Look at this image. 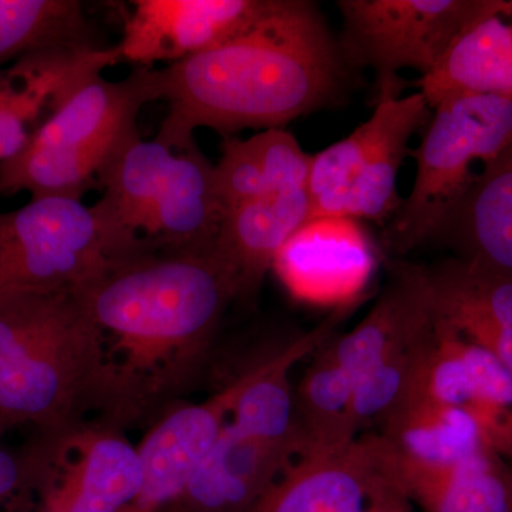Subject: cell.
<instances>
[{"instance_id": "6da1fadb", "label": "cell", "mask_w": 512, "mask_h": 512, "mask_svg": "<svg viewBox=\"0 0 512 512\" xmlns=\"http://www.w3.org/2000/svg\"><path fill=\"white\" fill-rule=\"evenodd\" d=\"M80 293L96 332L94 412L124 431L194 387L239 281L214 248L113 262Z\"/></svg>"}, {"instance_id": "7a4b0ae2", "label": "cell", "mask_w": 512, "mask_h": 512, "mask_svg": "<svg viewBox=\"0 0 512 512\" xmlns=\"http://www.w3.org/2000/svg\"><path fill=\"white\" fill-rule=\"evenodd\" d=\"M348 69L315 3L271 0L237 36L158 69L168 111L156 138L188 150L201 127L225 138L284 128L342 97Z\"/></svg>"}, {"instance_id": "3957f363", "label": "cell", "mask_w": 512, "mask_h": 512, "mask_svg": "<svg viewBox=\"0 0 512 512\" xmlns=\"http://www.w3.org/2000/svg\"><path fill=\"white\" fill-rule=\"evenodd\" d=\"M97 342L80 291L0 299V437L32 424L42 433L94 412Z\"/></svg>"}, {"instance_id": "277c9868", "label": "cell", "mask_w": 512, "mask_h": 512, "mask_svg": "<svg viewBox=\"0 0 512 512\" xmlns=\"http://www.w3.org/2000/svg\"><path fill=\"white\" fill-rule=\"evenodd\" d=\"M93 205L113 261L212 251L225 212L214 164L198 150H177L140 131L101 170Z\"/></svg>"}, {"instance_id": "5b68a950", "label": "cell", "mask_w": 512, "mask_h": 512, "mask_svg": "<svg viewBox=\"0 0 512 512\" xmlns=\"http://www.w3.org/2000/svg\"><path fill=\"white\" fill-rule=\"evenodd\" d=\"M161 100L160 70L136 67L121 80L92 74L60 97L28 146L0 163V195L29 192L82 200L114 154L138 133V116Z\"/></svg>"}, {"instance_id": "8992f818", "label": "cell", "mask_w": 512, "mask_h": 512, "mask_svg": "<svg viewBox=\"0 0 512 512\" xmlns=\"http://www.w3.org/2000/svg\"><path fill=\"white\" fill-rule=\"evenodd\" d=\"M416 158V180L392 221L383 248L399 259L433 241L512 141V97L463 94L431 109Z\"/></svg>"}, {"instance_id": "52a82bcc", "label": "cell", "mask_w": 512, "mask_h": 512, "mask_svg": "<svg viewBox=\"0 0 512 512\" xmlns=\"http://www.w3.org/2000/svg\"><path fill=\"white\" fill-rule=\"evenodd\" d=\"M431 109L423 93L377 100L372 116L338 143L313 154L311 218L349 217L386 225L402 207L397 175L409 141Z\"/></svg>"}, {"instance_id": "ba28073f", "label": "cell", "mask_w": 512, "mask_h": 512, "mask_svg": "<svg viewBox=\"0 0 512 512\" xmlns=\"http://www.w3.org/2000/svg\"><path fill=\"white\" fill-rule=\"evenodd\" d=\"M113 262L103 225L82 200L46 195L0 212V299L83 291Z\"/></svg>"}, {"instance_id": "9c48e42d", "label": "cell", "mask_w": 512, "mask_h": 512, "mask_svg": "<svg viewBox=\"0 0 512 512\" xmlns=\"http://www.w3.org/2000/svg\"><path fill=\"white\" fill-rule=\"evenodd\" d=\"M25 451L29 512H127L140 491L137 446L103 421L42 433Z\"/></svg>"}, {"instance_id": "30bf717a", "label": "cell", "mask_w": 512, "mask_h": 512, "mask_svg": "<svg viewBox=\"0 0 512 512\" xmlns=\"http://www.w3.org/2000/svg\"><path fill=\"white\" fill-rule=\"evenodd\" d=\"M481 0H342V37L349 67L377 74V100L400 96L397 73L427 76L476 13Z\"/></svg>"}, {"instance_id": "8fae6325", "label": "cell", "mask_w": 512, "mask_h": 512, "mask_svg": "<svg viewBox=\"0 0 512 512\" xmlns=\"http://www.w3.org/2000/svg\"><path fill=\"white\" fill-rule=\"evenodd\" d=\"M393 491L404 493L396 454L382 436L365 433L296 458L251 512H369Z\"/></svg>"}, {"instance_id": "7c38bea8", "label": "cell", "mask_w": 512, "mask_h": 512, "mask_svg": "<svg viewBox=\"0 0 512 512\" xmlns=\"http://www.w3.org/2000/svg\"><path fill=\"white\" fill-rule=\"evenodd\" d=\"M376 266V247L362 221L319 217L288 239L272 269L295 301L335 311L363 301Z\"/></svg>"}, {"instance_id": "4fadbf2b", "label": "cell", "mask_w": 512, "mask_h": 512, "mask_svg": "<svg viewBox=\"0 0 512 512\" xmlns=\"http://www.w3.org/2000/svg\"><path fill=\"white\" fill-rule=\"evenodd\" d=\"M453 406L473 416L488 447L512 457V375L507 367L439 320L409 399Z\"/></svg>"}, {"instance_id": "5bb4252c", "label": "cell", "mask_w": 512, "mask_h": 512, "mask_svg": "<svg viewBox=\"0 0 512 512\" xmlns=\"http://www.w3.org/2000/svg\"><path fill=\"white\" fill-rule=\"evenodd\" d=\"M252 366L202 403L181 404L154 421L137 446L141 485L127 512L167 511L214 447L251 379Z\"/></svg>"}, {"instance_id": "9a60e30c", "label": "cell", "mask_w": 512, "mask_h": 512, "mask_svg": "<svg viewBox=\"0 0 512 512\" xmlns=\"http://www.w3.org/2000/svg\"><path fill=\"white\" fill-rule=\"evenodd\" d=\"M271 0H136L124 22L121 62L174 64L227 42L268 9Z\"/></svg>"}, {"instance_id": "2e32d148", "label": "cell", "mask_w": 512, "mask_h": 512, "mask_svg": "<svg viewBox=\"0 0 512 512\" xmlns=\"http://www.w3.org/2000/svg\"><path fill=\"white\" fill-rule=\"evenodd\" d=\"M389 278L362 322L323 345L353 380L429 333L436 320L429 269L390 259Z\"/></svg>"}, {"instance_id": "e0dca14e", "label": "cell", "mask_w": 512, "mask_h": 512, "mask_svg": "<svg viewBox=\"0 0 512 512\" xmlns=\"http://www.w3.org/2000/svg\"><path fill=\"white\" fill-rule=\"evenodd\" d=\"M116 46H64L20 57L0 72V163L18 156L35 124L74 84L120 63Z\"/></svg>"}, {"instance_id": "ac0fdd59", "label": "cell", "mask_w": 512, "mask_h": 512, "mask_svg": "<svg viewBox=\"0 0 512 512\" xmlns=\"http://www.w3.org/2000/svg\"><path fill=\"white\" fill-rule=\"evenodd\" d=\"M295 460L227 420L183 495L167 511L251 512Z\"/></svg>"}, {"instance_id": "d6986e66", "label": "cell", "mask_w": 512, "mask_h": 512, "mask_svg": "<svg viewBox=\"0 0 512 512\" xmlns=\"http://www.w3.org/2000/svg\"><path fill=\"white\" fill-rule=\"evenodd\" d=\"M417 84L430 109L463 94L512 97V0H481L436 69Z\"/></svg>"}, {"instance_id": "ffe728a7", "label": "cell", "mask_w": 512, "mask_h": 512, "mask_svg": "<svg viewBox=\"0 0 512 512\" xmlns=\"http://www.w3.org/2000/svg\"><path fill=\"white\" fill-rule=\"evenodd\" d=\"M429 275L436 320L497 357L512 375V275L457 258Z\"/></svg>"}, {"instance_id": "44dd1931", "label": "cell", "mask_w": 512, "mask_h": 512, "mask_svg": "<svg viewBox=\"0 0 512 512\" xmlns=\"http://www.w3.org/2000/svg\"><path fill=\"white\" fill-rule=\"evenodd\" d=\"M309 218L308 187H269L225 214L215 249L237 272L239 296L258 292L275 256Z\"/></svg>"}, {"instance_id": "7402d4cb", "label": "cell", "mask_w": 512, "mask_h": 512, "mask_svg": "<svg viewBox=\"0 0 512 512\" xmlns=\"http://www.w3.org/2000/svg\"><path fill=\"white\" fill-rule=\"evenodd\" d=\"M434 239L460 261L512 275V141Z\"/></svg>"}, {"instance_id": "603a6c76", "label": "cell", "mask_w": 512, "mask_h": 512, "mask_svg": "<svg viewBox=\"0 0 512 512\" xmlns=\"http://www.w3.org/2000/svg\"><path fill=\"white\" fill-rule=\"evenodd\" d=\"M373 433L382 436L404 470H434L490 450L480 424L464 410L407 400ZM491 451V450H490Z\"/></svg>"}, {"instance_id": "cb8c5ba5", "label": "cell", "mask_w": 512, "mask_h": 512, "mask_svg": "<svg viewBox=\"0 0 512 512\" xmlns=\"http://www.w3.org/2000/svg\"><path fill=\"white\" fill-rule=\"evenodd\" d=\"M399 471L404 493L426 512H512L510 461L494 451L456 466Z\"/></svg>"}, {"instance_id": "d4e9b609", "label": "cell", "mask_w": 512, "mask_h": 512, "mask_svg": "<svg viewBox=\"0 0 512 512\" xmlns=\"http://www.w3.org/2000/svg\"><path fill=\"white\" fill-rule=\"evenodd\" d=\"M313 355L295 386L296 414L305 443L303 456L338 450L357 439L352 430L355 380L323 346Z\"/></svg>"}, {"instance_id": "484cf974", "label": "cell", "mask_w": 512, "mask_h": 512, "mask_svg": "<svg viewBox=\"0 0 512 512\" xmlns=\"http://www.w3.org/2000/svg\"><path fill=\"white\" fill-rule=\"evenodd\" d=\"M100 46L77 0H0V67L40 50Z\"/></svg>"}, {"instance_id": "4316f807", "label": "cell", "mask_w": 512, "mask_h": 512, "mask_svg": "<svg viewBox=\"0 0 512 512\" xmlns=\"http://www.w3.org/2000/svg\"><path fill=\"white\" fill-rule=\"evenodd\" d=\"M436 322V320H434ZM433 329L412 346L390 356L355 382L352 430L355 437L380 426L412 396L429 353Z\"/></svg>"}, {"instance_id": "83f0119b", "label": "cell", "mask_w": 512, "mask_h": 512, "mask_svg": "<svg viewBox=\"0 0 512 512\" xmlns=\"http://www.w3.org/2000/svg\"><path fill=\"white\" fill-rule=\"evenodd\" d=\"M222 156L214 165L215 191L225 214L268 190L264 167L251 138H224Z\"/></svg>"}, {"instance_id": "f1b7e54d", "label": "cell", "mask_w": 512, "mask_h": 512, "mask_svg": "<svg viewBox=\"0 0 512 512\" xmlns=\"http://www.w3.org/2000/svg\"><path fill=\"white\" fill-rule=\"evenodd\" d=\"M32 504L26 451H12L0 441V512H29Z\"/></svg>"}, {"instance_id": "f546056e", "label": "cell", "mask_w": 512, "mask_h": 512, "mask_svg": "<svg viewBox=\"0 0 512 512\" xmlns=\"http://www.w3.org/2000/svg\"><path fill=\"white\" fill-rule=\"evenodd\" d=\"M369 512H413L410 500L403 491H393L377 501Z\"/></svg>"}, {"instance_id": "4dcf8cb0", "label": "cell", "mask_w": 512, "mask_h": 512, "mask_svg": "<svg viewBox=\"0 0 512 512\" xmlns=\"http://www.w3.org/2000/svg\"><path fill=\"white\" fill-rule=\"evenodd\" d=\"M508 461H510V466H511V468H512V457H511V458H510V460H508Z\"/></svg>"}]
</instances>
